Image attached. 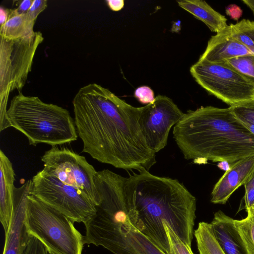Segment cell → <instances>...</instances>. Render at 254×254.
Instances as JSON below:
<instances>
[{"label": "cell", "mask_w": 254, "mask_h": 254, "mask_svg": "<svg viewBox=\"0 0 254 254\" xmlns=\"http://www.w3.org/2000/svg\"><path fill=\"white\" fill-rule=\"evenodd\" d=\"M72 105L82 151L105 164L127 171H149L156 154L148 146L135 107L96 83L81 87Z\"/></svg>", "instance_id": "obj_1"}, {"label": "cell", "mask_w": 254, "mask_h": 254, "mask_svg": "<svg viewBox=\"0 0 254 254\" xmlns=\"http://www.w3.org/2000/svg\"><path fill=\"white\" fill-rule=\"evenodd\" d=\"M125 190L137 213V228L165 254L170 251L163 223L191 247L196 200L182 183L143 170L129 175Z\"/></svg>", "instance_id": "obj_2"}, {"label": "cell", "mask_w": 254, "mask_h": 254, "mask_svg": "<svg viewBox=\"0 0 254 254\" xmlns=\"http://www.w3.org/2000/svg\"><path fill=\"white\" fill-rule=\"evenodd\" d=\"M173 133L184 158L195 163L210 160L232 164L254 156V135L229 107L189 110L174 126Z\"/></svg>", "instance_id": "obj_3"}, {"label": "cell", "mask_w": 254, "mask_h": 254, "mask_svg": "<svg viewBox=\"0 0 254 254\" xmlns=\"http://www.w3.org/2000/svg\"><path fill=\"white\" fill-rule=\"evenodd\" d=\"M7 115L11 127L23 133L30 145L56 146L77 140L74 119L68 110L21 92L11 100Z\"/></svg>", "instance_id": "obj_4"}, {"label": "cell", "mask_w": 254, "mask_h": 254, "mask_svg": "<svg viewBox=\"0 0 254 254\" xmlns=\"http://www.w3.org/2000/svg\"><path fill=\"white\" fill-rule=\"evenodd\" d=\"M71 220L42 202L28 196L24 219L29 235L39 240L51 254H82L84 236Z\"/></svg>", "instance_id": "obj_5"}, {"label": "cell", "mask_w": 254, "mask_h": 254, "mask_svg": "<svg viewBox=\"0 0 254 254\" xmlns=\"http://www.w3.org/2000/svg\"><path fill=\"white\" fill-rule=\"evenodd\" d=\"M44 40L40 31L22 38L9 40L0 37V129L10 127L7 112L9 94L21 92L31 72L36 50Z\"/></svg>", "instance_id": "obj_6"}, {"label": "cell", "mask_w": 254, "mask_h": 254, "mask_svg": "<svg viewBox=\"0 0 254 254\" xmlns=\"http://www.w3.org/2000/svg\"><path fill=\"white\" fill-rule=\"evenodd\" d=\"M195 81L230 106L254 99V84L225 62L197 61L190 68Z\"/></svg>", "instance_id": "obj_7"}, {"label": "cell", "mask_w": 254, "mask_h": 254, "mask_svg": "<svg viewBox=\"0 0 254 254\" xmlns=\"http://www.w3.org/2000/svg\"><path fill=\"white\" fill-rule=\"evenodd\" d=\"M30 194L73 222L83 223L96 213L94 204L77 189L66 185L42 170L32 179Z\"/></svg>", "instance_id": "obj_8"}, {"label": "cell", "mask_w": 254, "mask_h": 254, "mask_svg": "<svg viewBox=\"0 0 254 254\" xmlns=\"http://www.w3.org/2000/svg\"><path fill=\"white\" fill-rule=\"evenodd\" d=\"M41 160L44 172L77 189L95 206L98 204L95 184L97 171L84 156L67 147L56 146L46 151Z\"/></svg>", "instance_id": "obj_9"}, {"label": "cell", "mask_w": 254, "mask_h": 254, "mask_svg": "<svg viewBox=\"0 0 254 254\" xmlns=\"http://www.w3.org/2000/svg\"><path fill=\"white\" fill-rule=\"evenodd\" d=\"M184 113L167 96L159 95L154 101L140 107L139 123L149 148L156 154L167 145L171 127Z\"/></svg>", "instance_id": "obj_10"}, {"label": "cell", "mask_w": 254, "mask_h": 254, "mask_svg": "<svg viewBox=\"0 0 254 254\" xmlns=\"http://www.w3.org/2000/svg\"><path fill=\"white\" fill-rule=\"evenodd\" d=\"M32 186V179L19 188H15L14 193L13 215L8 233L5 235L2 254H22L28 240L24 219L28 196Z\"/></svg>", "instance_id": "obj_11"}, {"label": "cell", "mask_w": 254, "mask_h": 254, "mask_svg": "<svg viewBox=\"0 0 254 254\" xmlns=\"http://www.w3.org/2000/svg\"><path fill=\"white\" fill-rule=\"evenodd\" d=\"M253 55L240 41L234 36L231 25L212 36L198 61L210 63H224L245 55Z\"/></svg>", "instance_id": "obj_12"}, {"label": "cell", "mask_w": 254, "mask_h": 254, "mask_svg": "<svg viewBox=\"0 0 254 254\" xmlns=\"http://www.w3.org/2000/svg\"><path fill=\"white\" fill-rule=\"evenodd\" d=\"M254 169V156L231 164L215 185L211 194V202L224 204L232 193L244 185Z\"/></svg>", "instance_id": "obj_13"}, {"label": "cell", "mask_w": 254, "mask_h": 254, "mask_svg": "<svg viewBox=\"0 0 254 254\" xmlns=\"http://www.w3.org/2000/svg\"><path fill=\"white\" fill-rule=\"evenodd\" d=\"M0 221L6 235L13 215L15 173L12 164L4 153L0 150Z\"/></svg>", "instance_id": "obj_14"}, {"label": "cell", "mask_w": 254, "mask_h": 254, "mask_svg": "<svg viewBox=\"0 0 254 254\" xmlns=\"http://www.w3.org/2000/svg\"><path fill=\"white\" fill-rule=\"evenodd\" d=\"M211 224L215 238L225 254H248L234 225V219L219 210Z\"/></svg>", "instance_id": "obj_15"}, {"label": "cell", "mask_w": 254, "mask_h": 254, "mask_svg": "<svg viewBox=\"0 0 254 254\" xmlns=\"http://www.w3.org/2000/svg\"><path fill=\"white\" fill-rule=\"evenodd\" d=\"M178 4L182 8L203 22L212 31L216 33L225 29L227 18L202 0H180Z\"/></svg>", "instance_id": "obj_16"}, {"label": "cell", "mask_w": 254, "mask_h": 254, "mask_svg": "<svg viewBox=\"0 0 254 254\" xmlns=\"http://www.w3.org/2000/svg\"><path fill=\"white\" fill-rule=\"evenodd\" d=\"M36 20L28 13L15 15L8 14L7 21L0 26V37L14 40L27 37L34 33V26Z\"/></svg>", "instance_id": "obj_17"}, {"label": "cell", "mask_w": 254, "mask_h": 254, "mask_svg": "<svg viewBox=\"0 0 254 254\" xmlns=\"http://www.w3.org/2000/svg\"><path fill=\"white\" fill-rule=\"evenodd\" d=\"M194 236L199 254H225L215 238L211 223L199 222Z\"/></svg>", "instance_id": "obj_18"}, {"label": "cell", "mask_w": 254, "mask_h": 254, "mask_svg": "<svg viewBox=\"0 0 254 254\" xmlns=\"http://www.w3.org/2000/svg\"><path fill=\"white\" fill-rule=\"evenodd\" d=\"M234 227L248 254H254V211L241 220L234 219Z\"/></svg>", "instance_id": "obj_19"}, {"label": "cell", "mask_w": 254, "mask_h": 254, "mask_svg": "<svg viewBox=\"0 0 254 254\" xmlns=\"http://www.w3.org/2000/svg\"><path fill=\"white\" fill-rule=\"evenodd\" d=\"M230 25L234 36L254 55V21L243 19Z\"/></svg>", "instance_id": "obj_20"}, {"label": "cell", "mask_w": 254, "mask_h": 254, "mask_svg": "<svg viewBox=\"0 0 254 254\" xmlns=\"http://www.w3.org/2000/svg\"><path fill=\"white\" fill-rule=\"evenodd\" d=\"M225 62L254 84V55L238 57Z\"/></svg>", "instance_id": "obj_21"}, {"label": "cell", "mask_w": 254, "mask_h": 254, "mask_svg": "<svg viewBox=\"0 0 254 254\" xmlns=\"http://www.w3.org/2000/svg\"><path fill=\"white\" fill-rule=\"evenodd\" d=\"M229 108L233 114L243 123L254 125V99Z\"/></svg>", "instance_id": "obj_22"}, {"label": "cell", "mask_w": 254, "mask_h": 254, "mask_svg": "<svg viewBox=\"0 0 254 254\" xmlns=\"http://www.w3.org/2000/svg\"><path fill=\"white\" fill-rule=\"evenodd\" d=\"M163 224L169 242L170 254H194L191 247L185 244L167 224Z\"/></svg>", "instance_id": "obj_23"}, {"label": "cell", "mask_w": 254, "mask_h": 254, "mask_svg": "<svg viewBox=\"0 0 254 254\" xmlns=\"http://www.w3.org/2000/svg\"><path fill=\"white\" fill-rule=\"evenodd\" d=\"M245 208L247 213L254 211V169L244 184Z\"/></svg>", "instance_id": "obj_24"}, {"label": "cell", "mask_w": 254, "mask_h": 254, "mask_svg": "<svg viewBox=\"0 0 254 254\" xmlns=\"http://www.w3.org/2000/svg\"><path fill=\"white\" fill-rule=\"evenodd\" d=\"M22 254H49L43 244L35 237L29 235Z\"/></svg>", "instance_id": "obj_25"}, {"label": "cell", "mask_w": 254, "mask_h": 254, "mask_svg": "<svg viewBox=\"0 0 254 254\" xmlns=\"http://www.w3.org/2000/svg\"><path fill=\"white\" fill-rule=\"evenodd\" d=\"M135 97L143 104L152 103L155 97L153 91L148 86H142L138 87L134 92Z\"/></svg>", "instance_id": "obj_26"}, {"label": "cell", "mask_w": 254, "mask_h": 254, "mask_svg": "<svg viewBox=\"0 0 254 254\" xmlns=\"http://www.w3.org/2000/svg\"><path fill=\"white\" fill-rule=\"evenodd\" d=\"M47 7L46 0H33V3L28 11V13L35 20L38 16Z\"/></svg>", "instance_id": "obj_27"}, {"label": "cell", "mask_w": 254, "mask_h": 254, "mask_svg": "<svg viewBox=\"0 0 254 254\" xmlns=\"http://www.w3.org/2000/svg\"><path fill=\"white\" fill-rule=\"evenodd\" d=\"M33 0H23L19 1L17 8L8 9L9 15L23 14L28 12Z\"/></svg>", "instance_id": "obj_28"}, {"label": "cell", "mask_w": 254, "mask_h": 254, "mask_svg": "<svg viewBox=\"0 0 254 254\" xmlns=\"http://www.w3.org/2000/svg\"><path fill=\"white\" fill-rule=\"evenodd\" d=\"M226 14L232 19L238 21L243 14V10L241 7L236 4H231L225 9Z\"/></svg>", "instance_id": "obj_29"}, {"label": "cell", "mask_w": 254, "mask_h": 254, "mask_svg": "<svg viewBox=\"0 0 254 254\" xmlns=\"http://www.w3.org/2000/svg\"><path fill=\"white\" fill-rule=\"evenodd\" d=\"M106 2L109 8L115 11L122 9L125 2L124 0H107Z\"/></svg>", "instance_id": "obj_30"}, {"label": "cell", "mask_w": 254, "mask_h": 254, "mask_svg": "<svg viewBox=\"0 0 254 254\" xmlns=\"http://www.w3.org/2000/svg\"><path fill=\"white\" fill-rule=\"evenodd\" d=\"M8 8H5L2 6L0 8V26L3 25L8 19Z\"/></svg>", "instance_id": "obj_31"}, {"label": "cell", "mask_w": 254, "mask_h": 254, "mask_svg": "<svg viewBox=\"0 0 254 254\" xmlns=\"http://www.w3.org/2000/svg\"><path fill=\"white\" fill-rule=\"evenodd\" d=\"M217 166L220 169L226 172L230 169L231 164L227 161H222L218 162Z\"/></svg>", "instance_id": "obj_32"}, {"label": "cell", "mask_w": 254, "mask_h": 254, "mask_svg": "<svg viewBox=\"0 0 254 254\" xmlns=\"http://www.w3.org/2000/svg\"><path fill=\"white\" fill-rule=\"evenodd\" d=\"M242 1L251 10L254 15V0H242Z\"/></svg>", "instance_id": "obj_33"}, {"label": "cell", "mask_w": 254, "mask_h": 254, "mask_svg": "<svg viewBox=\"0 0 254 254\" xmlns=\"http://www.w3.org/2000/svg\"><path fill=\"white\" fill-rule=\"evenodd\" d=\"M248 129L254 135V125L243 123Z\"/></svg>", "instance_id": "obj_34"}, {"label": "cell", "mask_w": 254, "mask_h": 254, "mask_svg": "<svg viewBox=\"0 0 254 254\" xmlns=\"http://www.w3.org/2000/svg\"><path fill=\"white\" fill-rule=\"evenodd\" d=\"M49 254V253H48Z\"/></svg>", "instance_id": "obj_35"}]
</instances>
